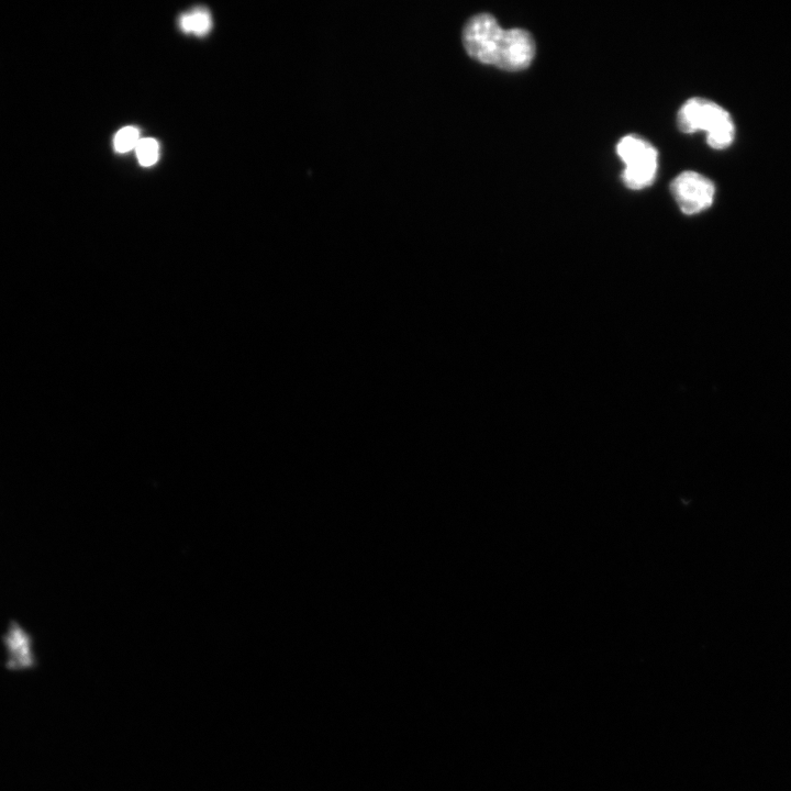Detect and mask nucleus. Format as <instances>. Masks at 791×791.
<instances>
[{
	"mask_svg": "<svg viewBox=\"0 0 791 791\" xmlns=\"http://www.w3.org/2000/svg\"><path fill=\"white\" fill-rule=\"evenodd\" d=\"M678 128L684 133L705 131L710 148L728 149L735 139L731 115L720 105L705 98L687 100L678 111Z\"/></svg>",
	"mask_w": 791,
	"mask_h": 791,
	"instance_id": "f257e3e1",
	"label": "nucleus"
},
{
	"mask_svg": "<svg viewBox=\"0 0 791 791\" xmlns=\"http://www.w3.org/2000/svg\"><path fill=\"white\" fill-rule=\"evenodd\" d=\"M617 153L626 165L622 180L628 188L641 191L654 183L659 153L649 141L635 135L627 136L618 143Z\"/></svg>",
	"mask_w": 791,
	"mask_h": 791,
	"instance_id": "f03ea898",
	"label": "nucleus"
},
{
	"mask_svg": "<svg viewBox=\"0 0 791 791\" xmlns=\"http://www.w3.org/2000/svg\"><path fill=\"white\" fill-rule=\"evenodd\" d=\"M504 31L493 15H475L466 22L463 30L465 50L478 62L495 65Z\"/></svg>",
	"mask_w": 791,
	"mask_h": 791,
	"instance_id": "7ed1b4c3",
	"label": "nucleus"
},
{
	"mask_svg": "<svg viewBox=\"0 0 791 791\" xmlns=\"http://www.w3.org/2000/svg\"><path fill=\"white\" fill-rule=\"evenodd\" d=\"M671 192L683 213L693 216L712 206L715 202L716 186L705 175L688 171L675 178L671 184Z\"/></svg>",
	"mask_w": 791,
	"mask_h": 791,
	"instance_id": "20e7f679",
	"label": "nucleus"
},
{
	"mask_svg": "<svg viewBox=\"0 0 791 791\" xmlns=\"http://www.w3.org/2000/svg\"><path fill=\"white\" fill-rule=\"evenodd\" d=\"M536 51V42L529 31L520 28L505 30L495 66L511 72L526 70L536 57Z\"/></svg>",
	"mask_w": 791,
	"mask_h": 791,
	"instance_id": "39448f33",
	"label": "nucleus"
},
{
	"mask_svg": "<svg viewBox=\"0 0 791 791\" xmlns=\"http://www.w3.org/2000/svg\"><path fill=\"white\" fill-rule=\"evenodd\" d=\"M7 644L9 651L13 654V661H11L10 666L29 667L32 665L30 643L24 631L17 626H13L9 632Z\"/></svg>",
	"mask_w": 791,
	"mask_h": 791,
	"instance_id": "423d86ee",
	"label": "nucleus"
},
{
	"mask_svg": "<svg viewBox=\"0 0 791 791\" xmlns=\"http://www.w3.org/2000/svg\"><path fill=\"white\" fill-rule=\"evenodd\" d=\"M180 26L186 33H194L195 36L204 37L213 28V20L209 10L200 7L195 8L191 13L183 15L180 19Z\"/></svg>",
	"mask_w": 791,
	"mask_h": 791,
	"instance_id": "0eeeda50",
	"label": "nucleus"
},
{
	"mask_svg": "<svg viewBox=\"0 0 791 791\" xmlns=\"http://www.w3.org/2000/svg\"><path fill=\"white\" fill-rule=\"evenodd\" d=\"M139 163L144 167H150L158 162L160 157L159 142L154 139H141L137 148Z\"/></svg>",
	"mask_w": 791,
	"mask_h": 791,
	"instance_id": "6e6552de",
	"label": "nucleus"
},
{
	"mask_svg": "<svg viewBox=\"0 0 791 791\" xmlns=\"http://www.w3.org/2000/svg\"><path fill=\"white\" fill-rule=\"evenodd\" d=\"M140 131L136 127H126L118 131L114 146L117 152L127 153L136 150L140 142Z\"/></svg>",
	"mask_w": 791,
	"mask_h": 791,
	"instance_id": "1a4fd4ad",
	"label": "nucleus"
}]
</instances>
